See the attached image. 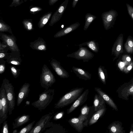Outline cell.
<instances>
[{
    "label": "cell",
    "instance_id": "6da1fadb",
    "mask_svg": "<svg viewBox=\"0 0 133 133\" xmlns=\"http://www.w3.org/2000/svg\"><path fill=\"white\" fill-rule=\"evenodd\" d=\"M83 87L76 88L71 89L59 99L54 105L56 109L62 108L74 102L82 94Z\"/></svg>",
    "mask_w": 133,
    "mask_h": 133
},
{
    "label": "cell",
    "instance_id": "7a4b0ae2",
    "mask_svg": "<svg viewBox=\"0 0 133 133\" xmlns=\"http://www.w3.org/2000/svg\"><path fill=\"white\" fill-rule=\"evenodd\" d=\"M55 93L54 89L45 90L39 95L38 99L32 103L31 105L41 111L50 104L54 98Z\"/></svg>",
    "mask_w": 133,
    "mask_h": 133
},
{
    "label": "cell",
    "instance_id": "3957f363",
    "mask_svg": "<svg viewBox=\"0 0 133 133\" xmlns=\"http://www.w3.org/2000/svg\"><path fill=\"white\" fill-rule=\"evenodd\" d=\"M5 89L8 103L9 114L10 115L14 109L15 104L14 87L9 81L6 79H3L2 84Z\"/></svg>",
    "mask_w": 133,
    "mask_h": 133
},
{
    "label": "cell",
    "instance_id": "277c9868",
    "mask_svg": "<svg viewBox=\"0 0 133 133\" xmlns=\"http://www.w3.org/2000/svg\"><path fill=\"white\" fill-rule=\"evenodd\" d=\"M53 113L50 112L43 116L29 133H41L47 128L51 127L54 124L50 122L54 116Z\"/></svg>",
    "mask_w": 133,
    "mask_h": 133
},
{
    "label": "cell",
    "instance_id": "5b68a950",
    "mask_svg": "<svg viewBox=\"0 0 133 133\" xmlns=\"http://www.w3.org/2000/svg\"><path fill=\"white\" fill-rule=\"evenodd\" d=\"M55 77L51 71L45 64H44L42 69L40 77L41 87L45 90H48L55 82Z\"/></svg>",
    "mask_w": 133,
    "mask_h": 133
},
{
    "label": "cell",
    "instance_id": "8992f818",
    "mask_svg": "<svg viewBox=\"0 0 133 133\" xmlns=\"http://www.w3.org/2000/svg\"><path fill=\"white\" fill-rule=\"evenodd\" d=\"M94 54L85 47H79V49L75 52L67 55L68 57L73 58L78 60H82L83 62H88L92 58Z\"/></svg>",
    "mask_w": 133,
    "mask_h": 133
},
{
    "label": "cell",
    "instance_id": "52a82bcc",
    "mask_svg": "<svg viewBox=\"0 0 133 133\" xmlns=\"http://www.w3.org/2000/svg\"><path fill=\"white\" fill-rule=\"evenodd\" d=\"M118 15L116 11L113 9L102 13V18L104 27L106 30H109L113 26Z\"/></svg>",
    "mask_w": 133,
    "mask_h": 133
},
{
    "label": "cell",
    "instance_id": "ba28073f",
    "mask_svg": "<svg viewBox=\"0 0 133 133\" xmlns=\"http://www.w3.org/2000/svg\"><path fill=\"white\" fill-rule=\"evenodd\" d=\"M0 39L12 51H19V50L16 42V39L13 34L11 35H8L0 32Z\"/></svg>",
    "mask_w": 133,
    "mask_h": 133
},
{
    "label": "cell",
    "instance_id": "9c48e42d",
    "mask_svg": "<svg viewBox=\"0 0 133 133\" xmlns=\"http://www.w3.org/2000/svg\"><path fill=\"white\" fill-rule=\"evenodd\" d=\"M118 97L125 100H128L129 97L133 92V80L121 85L117 90Z\"/></svg>",
    "mask_w": 133,
    "mask_h": 133
},
{
    "label": "cell",
    "instance_id": "30bf717a",
    "mask_svg": "<svg viewBox=\"0 0 133 133\" xmlns=\"http://www.w3.org/2000/svg\"><path fill=\"white\" fill-rule=\"evenodd\" d=\"M68 2L69 0H65L59 6L51 16L49 25L53 26L60 20L66 9Z\"/></svg>",
    "mask_w": 133,
    "mask_h": 133
},
{
    "label": "cell",
    "instance_id": "8fae6325",
    "mask_svg": "<svg viewBox=\"0 0 133 133\" xmlns=\"http://www.w3.org/2000/svg\"><path fill=\"white\" fill-rule=\"evenodd\" d=\"M0 98L2 99L3 107V118L0 122V126L2 123L6 120L8 117L7 114L9 112L8 103L5 94V90L2 85L0 89Z\"/></svg>",
    "mask_w": 133,
    "mask_h": 133
},
{
    "label": "cell",
    "instance_id": "7c38bea8",
    "mask_svg": "<svg viewBox=\"0 0 133 133\" xmlns=\"http://www.w3.org/2000/svg\"><path fill=\"white\" fill-rule=\"evenodd\" d=\"M89 92V90L87 89L82 94L71 106L67 109V113L68 114L71 113L77 107L83 104L87 101Z\"/></svg>",
    "mask_w": 133,
    "mask_h": 133
},
{
    "label": "cell",
    "instance_id": "4fadbf2b",
    "mask_svg": "<svg viewBox=\"0 0 133 133\" xmlns=\"http://www.w3.org/2000/svg\"><path fill=\"white\" fill-rule=\"evenodd\" d=\"M50 64L54 70L60 78H65L69 77L68 73L61 65L59 62L53 59Z\"/></svg>",
    "mask_w": 133,
    "mask_h": 133
},
{
    "label": "cell",
    "instance_id": "5bb4252c",
    "mask_svg": "<svg viewBox=\"0 0 133 133\" xmlns=\"http://www.w3.org/2000/svg\"><path fill=\"white\" fill-rule=\"evenodd\" d=\"M123 35L120 34L115 42L112 49V55H114L115 57V58L118 57L123 52Z\"/></svg>",
    "mask_w": 133,
    "mask_h": 133
},
{
    "label": "cell",
    "instance_id": "9a60e30c",
    "mask_svg": "<svg viewBox=\"0 0 133 133\" xmlns=\"http://www.w3.org/2000/svg\"><path fill=\"white\" fill-rule=\"evenodd\" d=\"M87 118L85 117H78L71 118L69 119L68 122L77 131L81 132L84 125V123Z\"/></svg>",
    "mask_w": 133,
    "mask_h": 133
},
{
    "label": "cell",
    "instance_id": "2e32d148",
    "mask_svg": "<svg viewBox=\"0 0 133 133\" xmlns=\"http://www.w3.org/2000/svg\"><path fill=\"white\" fill-rule=\"evenodd\" d=\"M30 86L29 83H26L20 88L17 97V106H19L23 101L28 96L30 90Z\"/></svg>",
    "mask_w": 133,
    "mask_h": 133
},
{
    "label": "cell",
    "instance_id": "e0dca14e",
    "mask_svg": "<svg viewBox=\"0 0 133 133\" xmlns=\"http://www.w3.org/2000/svg\"><path fill=\"white\" fill-rule=\"evenodd\" d=\"M80 25L79 22H77L65 27L56 33L54 37L59 38L65 36L76 29Z\"/></svg>",
    "mask_w": 133,
    "mask_h": 133
},
{
    "label": "cell",
    "instance_id": "ac0fdd59",
    "mask_svg": "<svg viewBox=\"0 0 133 133\" xmlns=\"http://www.w3.org/2000/svg\"><path fill=\"white\" fill-rule=\"evenodd\" d=\"M94 89L97 93L102 96L107 104L114 109L116 111H118L117 105L113 100L107 94L99 88L95 87Z\"/></svg>",
    "mask_w": 133,
    "mask_h": 133
},
{
    "label": "cell",
    "instance_id": "d6986e66",
    "mask_svg": "<svg viewBox=\"0 0 133 133\" xmlns=\"http://www.w3.org/2000/svg\"><path fill=\"white\" fill-rule=\"evenodd\" d=\"M72 69L74 73L79 79L86 81L90 79L91 78V74L81 68L73 66Z\"/></svg>",
    "mask_w": 133,
    "mask_h": 133
},
{
    "label": "cell",
    "instance_id": "ffe728a7",
    "mask_svg": "<svg viewBox=\"0 0 133 133\" xmlns=\"http://www.w3.org/2000/svg\"><path fill=\"white\" fill-rule=\"evenodd\" d=\"M30 46L33 49L39 51H45L47 49L45 42L43 38L39 37L34 42H31Z\"/></svg>",
    "mask_w": 133,
    "mask_h": 133
},
{
    "label": "cell",
    "instance_id": "44dd1931",
    "mask_svg": "<svg viewBox=\"0 0 133 133\" xmlns=\"http://www.w3.org/2000/svg\"><path fill=\"white\" fill-rule=\"evenodd\" d=\"M30 120V116L29 115L24 114L19 116L14 120L12 123V128L15 129L19 127L26 123Z\"/></svg>",
    "mask_w": 133,
    "mask_h": 133
},
{
    "label": "cell",
    "instance_id": "7402d4cb",
    "mask_svg": "<svg viewBox=\"0 0 133 133\" xmlns=\"http://www.w3.org/2000/svg\"><path fill=\"white\" fill-rule=\"evenodd\" d=\"M106 108L105 104L99 110L96 111L89 120V125H91L96 123L105 112Z\"/></svg>",
    "mask_w": 133,
    "mask_h": 133
},
{
    "label": "cell",
    "instance_id": "603a6c76",
    "mask_svg": "<svg viewBox=\"0 0 133 133\" xmlns=\"http://www.w3.org/2000/svg\"><path fill=\"white\" fill-rule=\"evenodd\" d=\"M123 129L122 123L118 121L112 122L108 127V129L111 133H124L125 131L123 130Z\"/></svg>",
    "mask_w": 133,
    "mask_h": 133
},
{
    "label": "cell",
    "instance_id": "cb8c5ba5",
    "mask_svg": "<svg viewBox=\"0 0 133 133\" xmlns=\"http://www.w3.org/2000/svg\"><path fill=\"white\" fill-rule=\"evenodd\" d=\"M99 44L95 40H92L83 43L79 44V47L86 46L93 52L97 53L99 51Z\"/></svg>",
    "mask_w": 133,
    "mask_h": 133
},
{
    "label": "cell",
    "instance_id": "d4e9b609",
    "mask_svg": "<svg viewBox=\"0 0 133 133\" xmlns=\"http://www.w3.org/2000/svg\"><path fill=\"white\" fill-rule=\"evenodd\" d=\"M94 100V110L96 111L100 109L105 104V102L102 96L98 94H95Z\"/></svg>",
    "mask_w": 133,
    "mask_h": 133
},
{
    "label": "cell",
    "instance_id": "484cf974",
    "mask_svg": "<svg viewBox=\"0 0 133 133\" xmlns=\"http://www.w3.org/2000/svg\"><path fill=\"white\" fill-rule=\"evenodd\" d=\"M52 13V12H48L41 17L38 24L39 28H43L46 24L50 18Z\"/></svg>",
    "mask_w": 133,
    "mask_h": 133
},
{
    "label": "cell",
    "instance_id": "4316f807",
    "mask_svg": "<svg viewBox=\"0 0 133 133\" xmlns=\"http://www.w3.org/2000/svg\"><path fill=\"white\" fill-rule=\"evenodd\" d=\"M98 75L99 78L104 84L106 83L107 78V70L104 66H99L97 69Z\"/></svg>",
    "mask_w": 133,
    "mask_h": 133
},
{
    "label": "cell",
    "instance_id": "83f0119b",
    "mask_svg": "<svg viewBox=\"0 0 133 133\" xmlns=\"http://www.w3.org/2000/svg\"><path fill=\"white\" fill-rule=\"evenodd\" d=\"M96 18V16L90 13H87L85 16V22L83 30H86L91 23Z\"/></svg>",
    "mask_w": 133,
    "mask_h": 133
},
{
    "label": "cell",
    "instance_id": "f1b7e54d",
    "mask_svg": "<svg viewBox=\"0 0 133 133\" xmlns=\"http://www.w3.org/2000/svg\"><path fill=\"white\" fill-rule=\"evenodd\" d=\"M32 19H24L22 23L24 28L28 31H30L34 29Z\"/></svg>",
    "mask_w": 133,
    "mask_h": 133
},
{
    "label": "cell",
    "instance_id": "f546056e",
    "mask_svg": "<svg viewBox=\"0 0 133 133\" xmlns=\"http://www.w3.org/2000/svg\"><path fill=\"white\" fill-rule=\"evenodd\" d=\"M124 47L126 51L129 53L133 52V39L131 38H128L125 44Z\"/></svg>",
    "mask_w": 133,
    "mask_h": 133
},
{
    "label": "cell",
    "instance_id": "4dcf8cb0",
    "mask_svg": "<svg viewBox=\"0 0 133 133\" xmlns=\"http://www.w3.org/2000/svg\"><path fill=\"white\" fill-rule=\"evenodd\" d=\"M0 32H8L11 34L12 33L10 26L6 24L2 19L0 20Z\"/></svg>",
    "mask_w": 133,
    "mask_h": 133
},
{
    "label": "cell",
    "instance_id": "1f68e13d",
    "mask_svg": "<svg viewBox=\"0 0 133 133\" xmlns=\"http://www.w3.org/2000/svg\"><path fill=\"white\" fill-rule=\"evenodd\" d=\"M90 109V107L87 104L84 105L81 109V114L78 117L87 118Z\"/></svg>",
    "mask_w": 133,
    "mask_h": 133
},
{
    "label": "cell",
    "instance_id": "d6a6232c",
    "mask_svg": "<svg viewBox=\"0 0 133 133\" xmlns=\"http://www.w3.org/2000/svg\"><path fill=\"white\" fill-rule=\"evenodd\" d=\"M35 122V121H34L29 123L28 125L25 126L19 131L18 132V133H28L33 128V126Z\"/></svg>",
    "mask_w": 133,
    "mask_h": 133
},
{
    "label": "cell",
    "instance_id": "836d02e7",
    "mask_svg": "<svg viewBox=\"0 0 133 133\" xmlns=\"http://www.w3.org/2000/svg\"><path fill=\"white\" fill-rule=\"evenodd\" d=\"M59 125L54 124L50 128L46 129L44 133H53L60 132L59 128L60 127Z\"/></svg>",
    "mask_w": 133,
    "mask_h": 133
},
{
    "label": "cell",
    "instance_id": "e575fe53",
    "mask_svg": "<svg viewBox=\"0 0 133 133\" xmlns=\"http://www.w3.org/2000/svg\"><path fill=\"white\" fill-rule=\"evenodd\" d=\"M43 9L41 7L34 6L30 5L29 7V11L31 14L35 15L42 11Z\"/></svg>",
    "mask_w": 133,
    "mask_h": 133
},
{
    "label": "cell",
    "instance_id": "d590c367",
    "mask_svg": "<svg viewBox=\"0 0 133 133\" xmlns=\"http://www.w3.org/2000/svg\"><path fill=\"white\" fill-rule=\"evenodd\" d=\"M11 72L14 77L17 78L19 76L20 70L17 69L15 67L11 66L10 67Z\"/></svg>",
    "mask_w": 133,
    "mask_h": 133
},
{
    "label": "cell",
    "instance_id": "8d00e7d4",
    "mask_svg": "<svg viewBox=\"0 0 133 133\" xmlns=\"http://www.w3.org/2000/svg\"><path fill=\"white\" fill-rule=\"evenodd\" d=\"M11 4L9 5L10 7L14 6L15 7L19 6L22 4L26 2L27 0H12Z\"/></svg>",
    "mask_w": 133,
    "mask_h": 133
},
{
    "label": "cell",
    "instance_id": "74e56055",
    "mask_svg": "<svg viewBox=\"0 0 133 133\" xmlns=\"http://www.w3.org/2000/svg\"><path fill=\"white\" fill-rule=\"evenodd\" d=\"M7 62L8 63L15 65H19L21 64V61H19L17 58H11L8 59Z\"/></svg>",
    "mask_w": 133,
    "mask_h": 133
},
{
    "label": "cell",
    "instance_id": "f35d334b",
    "mask_svg": "<svg viewBox=\"0 0 133 133\" xmlns=\"http://www.w3.org/2000/svg\"><path fill=\"white\" fill-rule=\"evenodd\" d=\"M7 121L5 120L3 122V125L1 130V133H9L8 125Z\"/></svg>",
    "mask_w": 133,
    "mask_h": 133
},
{
    "label": "cell",
    "instance_id": "ab89813d",
    "mask_svg": "<svg viewBox=\"0 0 133 133\" xmlns=\"http://www.w3.org/2000/svg\"><path fill=\"white\" fill-rule=\"evenodd\" d=\"M64 114V111L58 112L55 114L53 117V119L54 120H57L60 119L63 116Z\"/></svg>",
    "mask_w": 133,
    "mask_h": 133
},
{
    "label": "cell",
    "instance_id": "60d3db41",
    "mask_svg": "<svg viewBox=\"0 0 133 133\" xmlns=\"http://www.w3.org/2000/svg\"><path fill=\"white\" fill-rule=\"evenodd\" d=\"M126 5L128 14L133 20V7L127 3Z\"/></svg>",
    "mask_w": 133,
    "mask_h": 133
},
{
    "label": "cell",
    "instance_id": "b9f144b4",
    "mask_svg": "<svg viewBox=\"0 0 133 133\" xmlns=\"http://www.w3.org/2000/svg\"><path fill=\"white\" fill-rule=\"evenodd\" d=\"M133 67V63L131 62L129 64V65L125 67L123 71L126 73L129 72L132 69Z\"/></svg>",
    "mask_w": 133,
    "mask_h": 133
},
{
    "label": "cell",
    "instance_id": "7bdbcfd3",
    "mask_svg": "<svg viewBox=\"0 0 133 133\" xmlns=\"http://www.w3.org/2000/svg\"><path fill=\"white\" fill-rule=\"evenodd\" d=\"M122 60L123 62L125 63L126 64H129L131 61V58L128 55H125L122 57Z\"/></svg>",
    "mask_w": 133,
    "mask_h": 133
},
{
    "label": "cell",
    "instance_id": "ee69618b",
    "mask_svg": "<svg viewBox=\"0 0 133 133\" xmlns=\"http://www.w3.org/2000/svg\"><path fill=\"white\" fill-rule=\"evenodd\" d=\"M126 64L124 62L120 61L118 64V66L119 69L121 71H123L125 67V64Z\"/></svg>",
    "mask_w": 133,
    "mask_h": 133
},
{
    "label": "cell",
    "instance_id": "f6af8a7d",
    "mask_svg": "<svg viewBox=\"0 0 133 133\" xmlns=\"http://www.w3.org/2000/svg\"><path fill=\"white\" fill-rule=\"evenodd\" d=\"M3 118V107L2 99L0 98V122L1 121Z\"/></svg>",
    "mask_w": 133,
    "mask_h": 133
},
{
    "label": "cell",
    "instance_id": "bcb514c9",
    "mask_svg": "<svg viewBox=\"0 0 133 133\" xmlns=\"http://www.w3.org/2000/svg\"><path fill=\"white\" fill-rule=\"evenodd\" d=\"M8 47L7 46L3 43H0V52H4V50L5 48Z\"/></svg>",
    "mask_w": 133,
    "mask_h": 133
},
{
    "label": "cell",
    "instance_id": "7dc6e473",
    "mask_svg": "<svg viewBox=\"0 0 133 133\" xmlns=\"http://www.w3.org/2000/svg\"><path fill=\"white\" fill-rule=\"evenodd\" d=\"M5 67L4 64H1L0 65V74H2L5 71Z\"/></svg>",
    "mask_w": 133,
    "mask_h": 133
},
{
    "label": "cell",
    "instance_id": "c3c4849f",
    "mask_svg": "<svg viewBox=\"0 0 133 133\" xmlns=\"http://www.w3.org/2000/svg\"><path fill=\"white\" fill-rule=\"evenodd\" d=\"M49 4L50 5H52L54 4L59 0H48Z\"/></svg>",
    "mask_w": 133,
    "mask_h": 133
},
{
    "label": "cell",
    "instance_id": "681fc988",
    "mask_svg": "<svg viewBox=\"0 0 133 133\" xmlns=\"http://www.w3.org/2000/svg\"><path fill=\"white\" fill-rule=\"evenodd\" d=\"M78 1V0H73L72 3V7L73 8H74L75 7Z\"/></svg>",
    "mask_w": 133,
    "mask_h": 133
},
{
    "label": "cell",
    "instance_id": "f907efd6",
    "mask_svg": "<svg viewBox=\"0 0 133 133\" xmlns=\"http://www.w3.org/2000/svg\"><path fill=\"white\" fill-rule=\"evenodd\" d=\"M5 55V54L3 53V52H0V58H2L4 57Z\"/></svg>",
    "mask_w": 133,
    "mask_h": 133
},
{
    "label": "cell",
    "instance_id": "816d5d0a",
    "mask_svg": "<svg viewBox=\"0 0 133 133\" xmlns=\"http://www.w3.org/2000/svg\"><path fill=\"white\" fill-rule=\"evenodd\" d=\"M129 133H133V124H132L131 125L130 130V132H129Z\"/></svg>",
    "mask_w": 133,
    "mask_h": 133
},
{
    "label": "cell",
    "instance_id": "f5cc1de1",
    "mask_svg": "<svg viewBox=\"0 0 133 133\" xmlns=\"http://www.w3.org/2000/svg\"><path fill=\"white\" fill-rule=\"evenodd\" d=\"M30 101H27L26 102V105H29L30 104Z\"/></svg>",
    "mask_w": 133,
    "mask_h": 133
},
{
    "label": "cell",
    "instance_id": "db71d44e",
    "mask_svg": "<svg viewBox=\"0 0 133 133\" xmlns=\"http://www.w3.org/2000/svg\"><path fill=\"white\" fill-rule=\"evenodd\" d=\"M18 130H17L15 129L13 131L12 133H18Z\"/></svg>",
    "mask_w": 133,
    "mask_h": 133
},
{
    "label": "cell",
    "instance_id": "11a10c76",
    "mask_svg": "<svg viewBox=\"0 0 133 133\" xmlns=\"http://www.w3.org/2000/svg\"><path fill=\"white\" fill-rule=\"evenodd\" d=\"M130 95H131L132 96V98L133 99V92H132Z\"/></svg>",
    "mask_w": 133,
    "mask_h": 133
},
{
    "label": "cell",
    "instance_id": "9f6ffc18",
    "mask_svg": "<svg viewBox=\"0 0 133 133\" xmlns=\"http://www.w3.org/2000/svg\"><path fill=\"white\" fill-rule=\"evenodd\" d=\"M33 0H30V1H33Z\"/></svg>",
    "mask_w": 133,
    "mask_h": 133
}]
</instances>
